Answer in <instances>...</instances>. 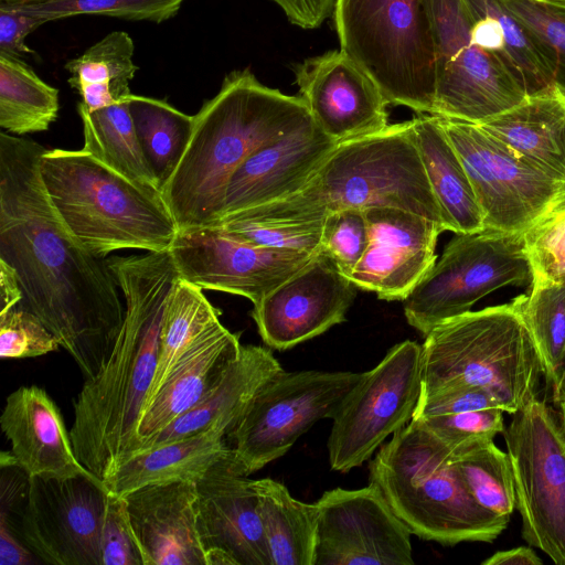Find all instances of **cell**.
I'll use <instances>...</instances> for the list:
<instances>
[{
	"label": "cell",
	"mask_w": 565,
	"mask_h": 565,
	"mask_svg": "<svg viewBox=\"0 0 565 565\" xmlns=\"http://www.w3.org/2000/svg\"><path fill=\"white\" fill-rule=\"evenodd\" d=\"M40 143L0 132V259L15 271L21 305L56 337L85 380L108 358L125 309L106 264L68 230L45 190Z\"/></svg>",
	"instance_id": "6da1fadb"
},
{
	"label": "cell",
	"mask_w": 565,
	"mask_h": 565,
	"mask_svg": "<svg viewBox=\"0 0 565 565\" xmlns=\"http://www.w3.org/2000/svg\"><path fill=\"white\" fill-rule=\"evenodd\" d=\"M125 298V317L99 371L74 399L70 430L79 462L104 480L138 450V424L157 370L169 295L179 274L169 250L106 259Z\"/></svg>",
	"instance_id": "7a4b0ae2"
},
{
	"label": "cell",
	"mask_w": 565,
	"mask_h": 565,
	"mask_svg": "<svg viewBox=\"0 0 565 565\" xmlns=\"http://www.w3.org/2000/svg\"><path fill=\"white\" fill-rule=\"evenodd\" d=\"M311 120L300 96L265 86L249 70L228 73L193 116L190 140L161 191L179 232L217 225L237 168L260 147Z\"/></svg>",
	"instance_id": "3957f363"
},
{
	"label": "cell",
	"mask_w": 565,
	"mask_h": 565,
	"mask_svg": "<svg viewBox=\"0 0 565 565\" xmlns=\"http://www.w3.org/2000/svg\"><path fill=\"white\" fill-rule=\"evenodd\" d=\"M524 295L435 326L422 344V395L478 388L513 415L539 397L543 365L523 315Z\"/></svg>",
	"instance_id": "277c9868"
},
{
	"label": "cell",
	"mask_w": 565,
	"mask_h": 565,
	"mask_svg": "<svg viewBox=\"0 0 565 565\" xmlns=\"http://www.w3.org/2000/svg\"><path fill=\"white\" fill-rule=\"evenodd\" d=\"M369 482L380 488L412 534L425 541L492 543L510 522V515L476 501L452 450L413 419L380 447L369 465Z\"/></svg>",
	"instance_id": "5b68a950"
},
{
	"label": "cell",
	"mask_w": 565,
	"mask_h": 565,
	"mask_svg": "<svg viewBox=\"0 0 565 565\" xmlns=\"http://www.w3.org/2000/svg\"><path fill=\"white\" fill-rule=\"evenodd\" d=\"M40 169L56 212L94 255L170 249L179 227L162 193L131 181L83 149H46Z\"/></svg>",
	"instance_id": "8992f818"
},
{
	"label": "cell",
	"mask_w": 565,
	"mask_h": 565,
	"mask_svg": "<svg viewBox=\"0 0 565 565\" xmlns=\"http://www.w3.org/2000/svg\"><path fill=\"white\" fill-rule=\"evenodd\" d=\"M340 50L377 83L390 105L434 115L436 53L425 0H337Z\"/></svg>",
	"instance_id": "52a82bcc"
},
{
	"label": "cell",
	"mask_w": 565,
	"mask_h": 565,
	"mask_svg": "<svg viewBox=\"0 0 565 565\" xmlns=\"http://www.w3.org/2000/svg\"><path fill=\"white\" fill-rule=\"evenodd\" d=\"M306 185L328 212L394 207L449 231L424 169L413 120L339 142Z\"/></svg>",
	"instance_id": "ba28073f"
},
{
	"label": "cell",
	"mask_w": 565,
	"mask_h": 565,
	"mask_svg": "<svg viewBox=\"0 0 565 565\" xmlns=\"http://www.w3.org/2000/svg\"><path fill=\"white\" fill-rule=\"evenodd\" d=\"M523 232L483 227L456 234L440 258L403 300L409 326L424 337L507 286L532 282Z\"/></svg>",
	"instance_id": "9c48e42d"
},
{
	"label": "cell",
	"mask_w": 565,
	"mask_h": 565,
	"mask_svg": "<svg viewBox=\"0 0 565 565\" xmlns=\"http://www.w3.org/2000/svg\"><path fill=\"white\" fill-rule=\"evenodd\" d=\"M360 376L284 369L275 374L226 436L235 470L249 476L287 454L317 422L333 417Z\"/></svg>",
	"instance_id": "30bf717a"
},
{
	"label": "cell",
	"mask_w": 565,
	"mask_h": 565,
	"mask_svg": "<svg viewBox=\"0 0 565 565\" xmlns=\"http://www.w3.org/2000/svg\"><path fill=\"white\" fill-rule=\"evenodd\" d=\"M504 435L522 519V537L565 565V436L539 397L513 414Z\"/></svg>",
	"instance_id": "8fae6325"
},
{
	"label": "cell",
	"mask_w": 565,
	"mask_h": 565,
	"mask_svg": "<svg viewBox=\"0 0 565 565\" xmlns=\"http://www.w3.org/2000/svg\"><path fill=\"white\" fill-rule=\"evenodd\" d=\"M436 53L434 115L481 124L527 95L501 61L472 35L465 0H425Z\"/></svg>",
	"instance_id": "7c38bea8"
},
{
	"label": "cell",
	"mask_w": 565,
	"mask_h": 565,
	"mask_svg": "<svg viewBox=\"0 0 565 565\" xmlns=\"http://www.w3.org/2000/svg\"><path fill=\"white\" fill-rule=\"evenodd\" d=\"M420 395L422 345L405 340L361 373L331 418V470L345 473L369 460L390 435L412 420Z\"/></svg>",
	"instance_id": "4fadbf2b"
},
{
	"label": "cell",
	"mask_w": 565,
	"mask_h": 565,
	"mask_svg": "<svg viewBox=\"0 0 565 565\" xmlns=\"http://www.w3.org/2000/svg\"><path fill=\"white\" fill-rule=\"evenodd\" d=\"M437 117L467 171L484 227L524 232L565 195V182L553 179L479 125Z\"/></svg>",
	"instance_id": "5bb4252c"
},
{
	"label": "cell",
	"mask_w": 565,
	"mask_h": 565,
	"mask_svg": "<svg viewBox=\"0 0 565 565\" xmlns=\"http://www.w3.org/2000/svg\"><path fill=\"white\" fill-rule=\"evenodd\" d=\"M109 490L94 473L30 477L19 534L52 565H103L100 534Z\"/></svg>",
	"instance_id": "9a60e30c"
},
{
	"label": "cell",
	"mask_w": 565,
	"mask_h": 565,
	"mask_svg": "<svg viewBox=\"0 0 565 565\" xmlns=\"http://www.w3.org/2000/svg\"><path fill=\"white\" fill-rule=\"evenodd\" d=\"M179 278L243 296L253 305L300 270L315 254L249 244L221 225L179 232L169 249Z\"/></svg>",
	"instance_id": "2e32d148"
},
{
	"label": "cell",
	"mask_w": 565,
	"mask_h": 565,
	"mask_svg": "<svg viewBox=\"0 0 565 565\" xmlns=\"http://www.w3.org/2000/svg\"><path fill=\"white\" fill-rule=\"evenodd\" d=\"M315 565H413L411 530L380 488H335L316 501Z\"/></svg>",
	"instance_id": "e0dca14e"
},
{
	"label": "cell",
	"mask_w": 565,
	"mask_h": 565,
	"mask_svg": "<svg viewBox=\"0 0 565 565\" xmlns=\"http://www.w3.org/2000/svg\"><path fill=\"white\" fill-rule=\"evenodd\" d=\"M355 286L322 253L254 305L263 342L285 351L345 320Z\"/></svg>",
	"instance_id": "ac0fdd59"
},
{
	"label": "cell",
	"mask_w": 565,
	"mask_h": 565,
	"mask_svg": "<svg viewBox=\"0 0 565 565\" xmlns=\"http://www.w3.org/2000/svg\"><path fill=\"white\" fill-rule=\"evenodd\" d=\"M196 493L205 565H270L256 480L235 470L231 451L196 481Z\"/></svg>",
	"instance_id": "d6986e66"
},
{
	"label": "cell",
	"mask_w": 565,
	"mask_h": 565,
	"mask_svg": "<svg viewBox=\"0 0 565 565\" xmlns=\"http://www.w3.org/2000/svg\"><path fill=\"white\" fill-rule=\"evenodd\" d=\"M299 96L315 124L338 142L371 135L388 126L382 89L342 50H332L295 65Z\"/></svg>",
	"instance_id": "ffe728a7"
},
{
	"label": "cell",
	"mask_w": 565,
	"mask_h": 565,
	"mask_svg": "<svg viewBox=\"0 0 565 565\" xmlns=\"http://www.w3.org/2000/svg\"><path fill=\"white\" fill-rule=\"evenodd\" d=\"M369 241L349 279L383 300H404L434 266L444 230L424 216L394 207L363 210Z\"/></svg>",
	"instance_id": "44dd1931"
},
{
	"label": "cell",
	"mask_w": 565,
	"mask_h": 565,
	"mask_svg": "<svg viewBox=\"0 0 565 565\" xmlns=\"http://www.w3.org/2000/svg\"><path fill=\"white\" fill-rule=\"evenodd\" d=\"M338 145L311 120L260 147L230 179L220 222L301 190Z\"/></svg>",
	"instance_id": "7402d4cb"
},
{
	"label": "cell",
	"mask_w": 565,
	"mask_h": 565,
	"mask_svg": "<svg viewBox=\"0 0 565 565\" xmlns=\"http://www.w3.org/2000/svg\"><path fill=\"white\" fill-rule=\"evenodd\" d=\"M143 565H205L196 482L154 483L122 495Z\"/></svg>",
	"instance_id": "603a6c76"
},
{
	"label": "cell",
	"mask_w": 565,
	"mask_h": 565,
	"mask_svg": "<svg viewBox=\"0 0 565 565\" xmlns=\"http://www.w3.org/2000/svg\"><path fill=\"white\" fill-rule=\"evenodd\" d=\"M0 426L18 466L30 477L90 473L77 459L63 416L44 388L21 386L9 394Z\"/></svg>",
	"instance_id": "cb8c5ba5"
},
{
	"label": "cell",
	"mask_w": 565,
	"mask_h": 565,
	"mask_svg": "<svg viewBox=\"0 0 565 565\" xmlns=\"http://www.w3.org/2000/svg\"><path fill=\"white\" fill-rule=\"evenodd\" d=\"M241 348L239 333L231 332L222 322L200 338L180 358L143 409L137 428L138 450L199 404L238 356Z\"/></svg>",
	"instance_id": "d4e9b609"
},
{
	"label": "cell",
	"mask_w": 565,
	"mask_h": 565,
	"mask_svg": "<svg viewBox=\"0 0 565 565\" xmlns=\"http://www.w3.org/2000/svg\"><path fill=\"white\" fill-rule=\"evenodd\" d=\"M281 370L268 348L242 345L238 356L210 393L143 443L138 451L198 434L217 422H226L233 428L260 387Z\"/></svg>",
	"instance_id": "484cf974"
},
{
	"label": "cell",
	"mask_w": 565,
	"mask_h": 565,
	"mask_svg": "<svg viewBox=\"0 0 565 565\" xmlns=\"http://www.w3.org/2000/svg\"><path fill=\"white\" fill-rule=\"evenodd\" d=\"M231 429L228 423L217 422L198 434L137 451L117 463L104 482L118 495L154 483L196 482L230 451Z\"/></svg>",
	"instance_id": "4316f807"
},
{
	"label": "cell",
	"mask_w": 565,
	"mask_h": 565,
	"mask_svg": "<svg viewBox=\"0 0 565 565\" xmlns=\"http://www.w3.org/2000/svg\"><path fill=\"white\" fill-rule=\"evenodd\" d=\"M486 132L565 182V96L553 87L481 122Z\"/></svg>",
	"instance_id": "83f0119b"
},
{
	"label": "cell",
	"mask_w": 565,
	"mask_h": 565,
	"mask_svg": "<svg viewBox=\"0 0 565 565\" xmlns=\"http://www.w3.org/2000/svg\"><path fill=\"white\" fill-rule=\"evenodd\" d=\"M328 213L303 186L285 198L224 217L217 225L256 246L316 254Z\"/></svg>",
	"instance_id": "f1b7e54d"
},
{
	"label": "cell",
	"mask_w": 565,
	"mask_h": 565,
	"mask_svg": "<svg viewBox=\"0 0 565 565\" xmlns=\"http://www.w3.org/2000/svg\"><path fill=\"white\" fill-rule=\"evenodd\" d=\"M465 1L475 40L501 61L527 96L555 87L545 49L501 0Z\"/></svg>",
	"instance_id": "f546056e"
},
{
	"label": "cell",
	"mask_w": 565,
	"mask_h": 565,
	"mask_svg": "<svg viewBox=\"0 0 565 565\" xmlns=\"http://www.w3.org/2000/svg\"><path fill=\"white\" fill-rule=\"evenodd\" d=\"M413 120L417 148L433 193L455 234L483 228V217L467 171L435 115Z\"/></svg>",
	"instance_id": "4dcf8cb0"
},
{
	"label": "cell",
	"mask_w": 565,
	"mask_h": 565,
	"mask_svg": "<svg viewBox=\"0 0 565 565\" xmlns=\"http://www.w3.org/2000/svg\"><path fill=\"white\" fill-rule=\"evenodd\" d=\"M503 413L486 392L461 388L419 397L412 419L455 450L493 440L505 429Z\"/></svg>",
	"instance_id": "1f68e13d"
},
{
	"label": "cell",
	"mask_w": 565,
	"mask_h": 565,
	"mask_svg": "<svg viewBox=\"0 0 565 565\" xmlns=\"http://www.w3.org/2000/svg\"><path fill=\"white\" fill-rule=\"evenodd\" d=\"M270 565H315L318 507L295 499L280 482L256 480Z\"/></svg>",
	"instance_id": "d6a6232c"
},
{
	"label": "cell",
	"mask_w": 565,
	"mask_h": 565,
	"mask_svg": "<svg viewBox=\"0 0 565 565\" xmlns=\"http://www.w3.org/2000/svg\"><path fill=\"white\" fill-rule=\"evenodd\" d=\"M130 94L94 111H89L83 103L78 104L83 150L131 181L161 193L136 132L129 110Z\"/></svg>",
	"instance_id": "836d02e7"
},
{
	"label": "cell",
	"mask_w": 565,
	"mask_h": 565,
	"mask_svg": "<svg viewBox=\"0 0 565 565\" xmlns=\"http://www.w3.org/2000/svg\"><path fill=\"white\" fill-rule=\"evenodd\" d=\"M58 90L19 57L0 52V127L11 135L49 129L57 118Z\"/></svg>",
	"instance_id": "e575fe53"
},
{
	"label": "cell",
	"mask_w": 565,
	"mask_h": 565,
	"mask_svg": "<svg viewBox=\"0 0 565 565\" xmlns=\"http://www.w3.org/2000/svg\"><path fill=\"white\" fill-rule=\"evenodd\" d=\"M220 313L201 288L181 278L175 281L164 310L157 370L145 408L180 358L221 323Z\"/></svg>",
	"instance_id": "d590c367"
},
{
	"label": "cell",
	"mask_w": 565,
	"mask_h": 565,
	"mask_svg": "<svg viewBox=\"0 0 565 565\" xmlns=\"http://www.w3.org/2000/svg\"><path fill=\"white\" fill-rule=\"evenodd\" d=\"M129 110L145 157L162 191L190 140L193 116L163 99L132 93Z\"/></svg>",
	"instance_id": "8d00e7d4"
},
{
	"label": "cell",
	"mask_w": 565,
	"mask_h": 565,
	"mask_svg": "<svg viewBox=\"0 0 565 565\" xmlns=\"http://www.w3.org/2000/svg\"><path fill=\"white\" fill-rule=\"evenodd\" d=\"M523 315L555 399L565 376V284L532 281Z\"/></svg>",
	"instance_id": "74e56055"
},
{
	"label": "cell",
	"mask_w": 565,
	"mask_h": 565,
	"mask_svg": "<svg viewBox=\"0 0 565 565\" xmlns=\"http://www.w3.org/2000/svg\"><path fill=\"white\" fill-rule=\"evenodd\" d=\"M452 458L479 504L501 515L513 513L516 494L508 452L486 440L452 450Z\"/></svg>",
	"instance_id": "f35d334b"
},
{
	"label": "cell",
	"mask_w": 565,
	"mask_h": 565,
	"mask_svg": "<svg viewBox=\"0 0 565 565\" xmlns=\"http://www.w3.org/2000/svg\"><path fill=\"white\" fill-rule=\"evenodd\" d=\"M134 51V41L127 32L108 33L65 64L68 84L75 90L85 85L108 86L116 99L130 94L129 82L138 71Z\"/></svg>",
	"instance_id": "ab89813d"
},
{
	"label": "cell",
	"mask_w": 565,
	"mask_h": 565,
	"mask_svg": "<svg viewBox=\"0 0 565 565\" xmlns=\"http://www.w3.org/2000/svg\"><path fill=\"white\" fill-rule=\"evenodd\" d=\"M184 1L185 0H45L11 4L42 20L44 23L81 14H98L132 21H151L159 23L174 17Z\"/></svg>",
	"instance_id": "60d3db41"
},
{
	"label": "cell",
	"mask_w": 565,
	"mask_h": 565,
	"mask_svg": "<svg viewBox=\"0 0 565 565\" xmlns=\"http://www.w3.org/2000/svg\"><path fill=\"white\" fill-rule=\"evenodd\" d=\"M532 281L565 284V195L523 232Z\"/></svg>",
	"instance_id": "b9f144b4"
},
{
	"label": "cell",
	"mask_w": 565,
	"mask_h": 565,
	"mask_svg": "<svg viewBox=\"0 0 565 565\" xmlns=\"http://www.w3.org/2000/svg\"><path fill=\"white\" fill-rule=\"evenodd\" d=\"M501 1L541 42L554 68V86L565 96V1Z\"/></svg>",
	"instance_id": "7bdbcfd3"
},
{
	"label": "cell",
	"mask_w": 565,
	"mask_h": 565,
	"mask_svg": "<svg viewBox=\"0 0 565 565\" xmlns=\"http://www.w3.org/2000/svg\"><path fill=\"white\" fill-rule=\"evenodd\" d=\"M367 241V222L363 210H335L329 212L324 220L319 252L349 278L362 259Z\"/></svg>",
	"instance_id": "ee69618b"
},
{
	"label": "cell",
	"mask_w": 565,
	"mask_h": 565,
	"mask_svg": "<svg viewBox=\"0 0 565 565\" xmlns=\"http://www.w3.org/2000/svg\"><path fill=\"white\" fill-rule=\"evenodd\" d=\"M56 337L21 303L0 313V356L24 359L45 355L60 348Z\"/></svg>",
	"instance_id": "f6af8a7d"
},
{
	"label": "cell",
	"mask_w": 565,
	"mask_h": 565,
	"mask_svg": "<svg viewBox=\"0 0 565 565\" xmlns=\"http://www.w3.org/2000/svg\"><path fill=\"white\" fill-rule=\"evenodd\" d=\"M100 552L103 565H143L129 522L126 501L122 495L110 491L102 526Z\"/></svg>",
	"instance_id": "bcb514c9"
},
{
	"label": "cell",
	"mask_w": 565,
	"mask_h": 565,
	"mask_svg": "<svg viewBox=\"0 0 565 565\" xmlns=\"http://www.w3.org/2000/svg\"><path fill=\"white\" fill-rule=\"evenodd\" d=\"M44 22L11 3L0 2V52L20 57L34 53L26 43V36Z\"/></svg>",
	"instance_id": "7dc6e473"
},
{
	"label": "cell",
	"mask_w": 565,
	"mask_h": 565,
	"mask_svg": "<svg viewBox=\"0 0 565 565\" xmlns=\"http://www.w3.org/2000/svg\"><path fill=\"white\" fill-rule=\"evenodd\" d=\"M285 13L288 21L301 29L320 26L333 14L337 0H270Z\"/></svg>",
	"instance_id": "c3c4849f"
},
{
	"label": "cell",
	"mask_w": 565,
	"mask_h": 565,
	"mask_svg": "<svg viewBox=\"0 0 565 565\" xmlns=\"http://www.w3.org/2000/svg\"><path fill=\"white\" fill-rule=\"evenodd\" d=\"M34 556L8 521L0 516V565H31L36 563Z\"/></svg>",
	"instance_id": "681fc988"
},
{
	"label": "cell",
	"mask_w": 565,
	"mask_h": 565,
	"mask_svg": "<svg viewBox=\"0 0 565 565\" xmlns=\"http://www.w3.org/2000/svg\"><path fill=\"white\" fill-rule=\"evenodd\" d=\"M0 313L17 307L23 300L22 289L14 269L2 259H0Z\"/></svg>",
	"instance_id": "f907efd6"
},
{
	"label": "cell",
	"mask_w": 565,
	"mask_h": 565,
	"mask_svg": "<svg viewBox=\"0 0 565 565\" xmlns=\"http://www.w3.org/2000/svg\"><path fill=\"white\" fill-rule=\"evenodd\" d=\"M543 561L530 546H518L499 551L482 562V565H542Z\"/></svg>",
	"instance_id": "816d5d0a"
},
{
	"label": "cell",
	"mask_w": 565,
	"mask_h": 565,
	"mask_svg": "<svg viewBox=\"0 0 565 565\" xmlns=\"http://www.w3.org/2000/svg\"><path fill=\"white\" fill-rule=\"evenodd\" d=\"M554 401L558 405V408H559V416L558 417H559L562 429H563V433H564V436H565V379H564V381L562 383L559 393H558L557 397Z\"/></svg>",
	"instance_id": "f5cc1de1"
},
{
	"label": "cell",
	"mask_w": 565,
	"mask_h": 565,
	"mask_svg": "<svg viewBox=\"0 0 565 565\" xmlns=\"http://www.w3.org/2000/svg\"><path fill=\"white\" fill-rule=\"evenodd\" d=\"M45 0H0V2H8V3H28V2H40Z\"/></svg>",
	"instance_id": "db71d44e"
},
{
	"label": "cell",
	"mask_w": 565,
	"mask_h": 565,
	"mask_svg": "<svg viewBox=\"0 0 565 565\" xmlns=\"http://www.w3.org/2000/svg\"><path fill=\"white\" fill-rule=\"evenodd\" d=\"M561 1H565V0H561Z\"/></svg>",
	"instance_id": "11a10c76"
},
{
	"label": "cell",
	"mask_w": 565,
	"mask_h": 565,
	"mask_svg": "<svg viewBox=\"0 0 565 565\" xmlns=\"http://www.w3.org/2000/svg\"><path fill=\"white\" fill-rule=\"evenodd\" d=\"M564 379H565V376H564Z\"/></svg>",
	"instance_id": "9f6ffc18"
}]
</instances>
